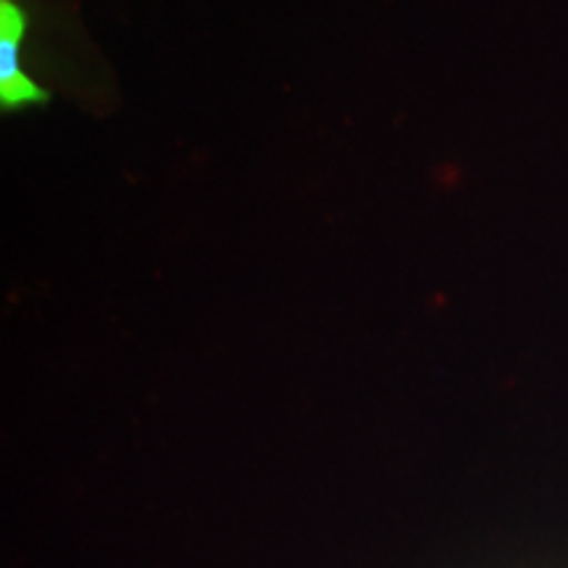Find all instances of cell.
<instances>
[{"instance_id":"6da1fadb","label":"cell","mask_w":568,"mask_h":568,"mask_svg":"<svg viewBox=\"0 0 568 568\" xmlns=\"http://www.w3.org/2000/svg\"><path fill=\"white\" fill-rule=\"evenodd\" d=\"M0 32H3V101L13 109V101H17V82L24 84V88H32L19 71L17 53L21 32H24V19H21V11L17 9L13 0H3V30Z\"/></svg>"}]
</instances>
